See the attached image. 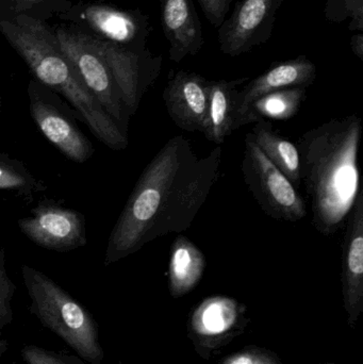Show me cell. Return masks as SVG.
<instances>
[{
  "label": "cell",
  "mask_w": 363,
  "mask_h": 364,
  "mask_svg": "<svg viewBox=\"0 0 363 364\" xmlns=\"http://www.w3.org/2000/svg\"><path fill=\"white\" fill-rule=\"evenodd\" d=\"M9 342L4 339H0V358L8 352Z\"/></svg>",
  "instance_id": "obj_28"
},
{
  "label": "cell",
  "mask_w": 363,
  "mask_h": 364,
  "mask_svg": "<svg viewBox=\"0 0 363 364\" xmlns=\"http://www.w3.org/2000/svg\"><path fill=\"white\" fill-rule=\"evenodd\" d=\"M320 364H337V363H320Z\"/></svg>",
  "instance_id": "obj_31"
},
{
  "label": "cell",
  "mask_w": 363,
  "mask_h": 364,
  "mask_svg": "<svg viewBox=\"0 0 363 364\" xmlns=\"http://www.w3.org/2000/svg\"><path fill=\"white\" fill-rule=\"evenodd\" d=\"M21 276L31 301L30 312L40 324L63 340L85 363H104L98 324L91 312L43 272L23 264Z\"/></svg>",
  "instance_id": "obj_4"
},
{
  "label": "cell",
  "mask_w": 363,
  "mask_h": 364,
  "mask_svg": "<svg viewBox=\"0 0 363 364\" xmlns=\"http://www.w3.org/2000/svg\"><path fill=\"white\" fill-rule=\"evenodd\" d=\"M160 14L170 61L180 63L202 50L204 31L193 0H160Z\"/></svg>",
  "instance_id": "obj_15"
},
{
  "label": "cell",
  "mask_w": 363,
  "mask_h": 364,
  "mask_svg": "<svg viewBox=\"0 0 363 364\" xmlns=\"http://www.w3.org/2000/svg\"><path fill=\"white\" fill-rule=\"evenodd\" d=\"M90 38L106 62L126 110L132 117L138 111L145 93L159 77L162 55H153L146 47L130 48L104 38L94 36Z\"/></svg>",
  "instance_id": "obj_9"
},
{
  "label": "cell",
  "mask_w": 363,
  "mask_h": 364,
  "mask_svg": "<svg viewBox=\"0 0 363 364\" xmlns=\"http://www.w3.org/2000/svg\"><path fill=\"white\" fill-rule=\"evenodd\" d=\"M343 245L342 294L347 324L354 328L363 312V192L349 214Z\"/></svg>",
  "instance_id": "obj_13"
},
{
  "label": "cell",
  "mask_w": 363,
  "mask_h": 364,
  "mask_svg": "<svg viewBox=\"0 0 363 364\" xmlns=\"http://www.w3.org/2000/svg\"><path fill=\"white\" fill-rule=\"evenodd\" d=\"M251 136L266 158L289 179L300 188V160L298 147L289 139L283 138L277 134L273 124L268 119L257 122L251 130Z\"/></svg>",
  "instance_id": "obj_19"
},
{
  "label": "cell",
  "mask_w": 363,
  "mask_h": 364,
  "mask_svg": "<svg viewBox=\"0 0 363 364\" xmlns=\"http://www.w3.org/2000/svg\"><path fill=\"white\" fill-rule=\"evenodd\" d=\"M21 1H25V2H36V1H38V0H21Z\"/></svg>",
  "instance_id": "obj_29"
},
{
  "label": "cell",
  "mask_w": 363,
  "mask_h": 364,
  "mask_svg": "<svg viewBox=\"0 0 363 364\" xmlns=\"http://www.w3.org/2000/svg\"><path fill=\"white\" fill-rule=\"evenodd\" d=\"M228 1H229V4H232V2L234 1V0H228Z\"/></svg>",
  "instance_id": "obj_32"
},
{
  "label": "cell",
  "mask_w": 363,
  "mask_h": 364,
  "mask_svg": "<svg viewBox=\"0 0 363 364\" xmlns=\"http://www.w3.org/2000/svg\"><path fill=\"white\" fill-rule=\"evenodd\" d=\"M324 14L327 21L335 23L350 19V31L362 32L363 0H327Z\"/></svg>",
  "instance_id": "obj_22"
},
{
  "label": "cell",
  "mask_w": 363,
  "mask_h": 364,
  "mask_svg": "<svg viewBox=\"0 0 363 364\" xmlns=\"http://www.w3.org/2000/svg\"><path fill=\"white\" fill-rule=\"evenodd\" d=\"M21 353L25 364H85L80 357L60 354L38 346H23Z\"/></svg>",
  "instance_id": "obj_24"
},
{
  "label": "cell",
  "mask_w": 363,
  "mask_h": 364,
  "mask_svg": "<svg viewBox=\"0 0 363 364\" xmlns=\"http://www.w3.org/2000/svg\"><path fill=\"white\" fill-rule=\"evenodd\" d=\"M362 134V119L351 114L308 130L296 142L311 224L322 235L330 237L342 227L362 188L358 168Z\"/></svg>",
  "instance_id": "obj_2"
},
{
  "label": "cell",
  "mask_w": 363,
  "mask_h": 364,
  "mask_svg": "<svg viewBox=\"0 0 363 364\" xmlns=\"http://www.w3.org/2000/svg\"><path fill=\"white\" fill-rule=\"evenodd\" d=\"M46 190V184L34 176L21 160L0 153V191L13 193L21 200L30 203L38 193Z\"/></svg>",
  "instance_id": "obj_21"
},
{
  "label": "cell",
  "mask_w": 363,
  "mask_h": 364,
  "mask_svg": "<svg viewBox=\"0 0 363 364\" xmlns=\"http://www.w3.org/2000/svg\"><path fill=\"white\" fill-rule=\"evenodd\" d=\"M351 49L354 55L363 61V33L362 32H357L354 33L351 38Z\"/></svg>",
  "instance_id": "obj_27"
},
{
  "label": "cell",
  "mask_w": 363,
  "mask_h": 364,
  "mask_svg": "<svg viewBox=\"0 0 363 364\" xmlns=\"http://www.w3.org/2000/svg\"><path fill=\"white\" fill-rule=\"evenodd\" d=\"M283 0H242L219 28L220 49L239 57L266 44L272 36L276 14Z\"/></svg>",
  "instance_id": "obj_11"
},
{
  "label": "cell",
  "mask_w": 363,
  "mask_h": 364,
  "mask_svg": "<svg viewBox=\"0 0 363 364\" xmlns=\"http://www.w3.org/2000/svg\"><path fill=\"white\" fill-rule=\"evenodd\" d=\"M53 43L70 62L83 85L95 96L121 132L128 134L129 114L106 62L92 44L90 36L59 29Z\"/></svg>",
  "instance_id": "obj_7"
},
{
  "label": "cell",
  "mask_w": 363,
  "mask_h": 364,
  "mask_svg": "<svg viewBox=\"0 0 363 364\" xmlns=\"http://www.w3.org/2000/svg\"><path fill=\"white\" fill-rule=\"evenodd\" d=\"M0 113H1V97H0Z\"/></svg>",
  "instance_id": "obj_30"
},
{
  "label": "cell",
  "mask_w": 363,
  "mask_h": 364,
  "mask_svg": "<svg viewBox=\"0 0 363 364\" xmlns=\"http://www.w3.org/2000/svg\"><path fill=\"white\" fill-rule=\"evenodd\" d=\"M249 78L210 80L208 108L202 134L207 140L221 145L241 127L239 123V91Z\"/></svg>",
  "instance_id": "obj_17"
},
{
  "label": "cell",
  "mask_w": 363,
  "mask_h": 364,
  "mask_svg": "<svg viewBox=\"0 0 363 364\" xmlns=\"http://www.w3.org/2000/svg\"><path fill=\"white\" fill-rule=\"evenodd\" d=\"M247 308L232 297H207L192 309L188 318V338L204 360H210L244 333L249 325Z\"/></svg>",
  "instance_id": "obj_8"
},
{
  "label": "cell",
  "mask_w": 363,
  "mask_h": 364,
  "mask_svg": "<svg viewBox=\"0 0 363 364\" xmlns=\"http://www.w3.org/2000/svg\"><path fill=\"white\" fill-rule=\"evenodd\" d=\"M17 225L30 241L51 252H72L87 243L85 215L48 199L40 201Z\"/></svg>",
  "instance_id": "obj_10"
},
{
  "label": "cell",
  "mask_w": 363,
  "mask_h": 364,
  "mask_svg": "<svg viewBox=\"0 0 363 364\" xmlns=\"http://www.w3.org/2000/svg\"><path fill=\"white\" fill-rule=\"evenodd\" d=\"M28 96L30 115L43 136L70 161H89L95 149L79 128L76 111L38 81L29 83Z\"/></svg>",
  "instance_id": "obj_6"
},
{
  "label": "cell",
  "mask_w": 363,
  "mask_h": 364,
  "mask_svg": "<svg viewBox=\"0 0 363 364\" xmlns=\"http://www.w3.org/2000/svg\"><path fill=\"white\" fill-rule=\"evenodd\" d=\"M306 97V87H290L266 94L249 107V124L266 119L277 121L292 119L298 114Z\"/></svg>",
  "instance_id": "obj_20"
},
{
  "label": "cell",
  "mask_w": 363,
  "mask_h": 364,
  "mask_svg": "<svg viewBox=\"0 0 363 364\" xmlns=\"http://www.w3.org/2000/svg\"><path fill=\"white\" fill-rule=\"evenodd\" d=\"M210 80L197 73L178 70L163 91L168 115L183 132H202L208 108Z\"/></svg>",
  "instance_id": "obj_12"
},
{
  "label": "cell",
  "mask_w": 363,
  "mask_h": 364,
  "mask_svg": "<svg viewBox=\"0 0 363 364\" xmlns=\"http://www.w3.org/2000/svg\"><path fill=\"white\" fill-rule=\"evenodd\" d=\"M206 269L204 252L185 235H179L170 247L168 291L174 299L191 292Z\"/></svg>",
  "instance_id": "obj_18"
},
{
  "label": "cell",
  "mask_w": 363,
  "mask_h": 364,
  "mask_svg": "<svg viewBox=\"0 0 363 364\" xmlns=\"http://www.w3.org/2000/svg\"><path fill=\"white\" fill-rule=\"evenodd\" d=\"M317 78V66L306 55L276 62L239 91V123L249 124V107L262 96L290 87H308Z\"/></svg>",
  "instance_id": "obj_14"
},
{
  "label": "cell",
  "mask_w": 363,
  "mask_h": 364,
  "mask_svg": "<svg viewBox=\"0 0 363 364\" xmlns=\"http://www.w3.org/2000/svg\"><path fill=\"white\" fill-rule=\"evenodd\" d=\"M0 30L25 60L38 82L61 94L98 141L112 151L127 149L128 134L121 132L95 96L83 85L55 43L48 42L43 33L36 31L31 26L25 27L1 21Z\"/></svg>",
  "instance_id": "obj_3"
},
{
  "label": "cell",
  "mask_w": 363,
  "mask_h": 364,
  "mask_svg": "<svg viewBox=\"0 0 363 364\" xmlns=\"http://www.w3.org/2000/svg\"><path fill=\"white\" fill-rule=\"evenodd\" d=\"M85 18L104 40L130 48H143L151 32L148 18L142 13L128 12L107 6L85 9Z\"/></svg>",
  "instance_id": "obj_16"
},
{
  "label": "cell",
  "mask_w": 363,
  "mask_h": 364,
  "mask_svg": "<svg viewBox=\"0 0 363 364\" xmlns=\"http://www.w3.org/2000/svg\"><path fill=\"white\" fill-rule=\"evenodd\" d=\"M220 364H283L278 355L259 346H251L232 353Z\"/></svg>",
  "instance_id": "obj_25"
},
{
  "label": "cell",
  "mask_w": 363,
  "mask_h": 364,
  "mask_svg": "<svg viewBox=\"0 0 363 364\" xmlns=\"http://www.w3.org/2000/svg\"><path fill=\"white\" fill-rule=\"evenodd\" d=\"M222 158L220 145L200 157L185 136L170 139L143 171L111 231L104 267L190 228L219 182Z\"/></svg>",
  "instance_id": "obj_1"
},
{
  "label": "cell",
  "mask_w": 363,
  "mask_h": 364,
  "mask_svg": "<svg viewBox=\"0 0 363 364\" xmlns=\"http://www.w3.org/2000/svg\"><path fill=\"white\" fill-rule=\"evenodd\" d=\"M197 1L209 23L219 29L225 18H227L229 1L228 0H197Z\"/></svg>",
  "instance_id": "obj_26"
},
{
  "label": "cell",
  "mask_w": 363,
  "mask_h": 364,
  "mask_svg": "<svg viewBox=\"0 0 363 364\" xmlns=\"http://www.w3.org/2000/svg\"><path fill=\"white\" fill-rule=\"evenodd\" d=\"M243 178L260 209L277 220L296 223L307 216L303 197L258 147L251 132L244 140Z\"/></svg>",
  "instance_id": "obj_5"
},
{
  "label": "cell",
  "mask_w": 363,
  "mask_h": 364,
  "mask_svg": "<svg viewBox=\"0 0 363 364\" xmlns=\"http://www.w3.org/2000/svg\"><path fill=\"white\" fill-rule=\"evenodd\" d=\"M16 286L8 275L6 267V252L0 244V331L12 323V301Z\"/></svg>",
  "instance_id": "obj_23"
}]
</instances>
